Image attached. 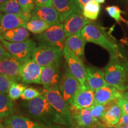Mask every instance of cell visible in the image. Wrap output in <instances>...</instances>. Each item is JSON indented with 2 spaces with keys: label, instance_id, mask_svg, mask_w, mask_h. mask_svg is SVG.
Segmentation results:
<instances>
[{
  "label": "cell",
  "instance_id": "1",
  "mask_svg": "<svg viewBox=\"0 0 128 128\" xmlns=\"http://www.w3.org/2000/svg\"><path fill=\"white\" fill-rule=\"evenodd\" d=\"M81 34L87 42L97 44L108 50L110 58L123 56L116 42L98 24L93 22L88 24L81 30Z\"/></svg>",
  "mask_w": 128,
  "mask_h": 128
},
{
  "label": "cell",
  "instance_id": "2",
  "mask_svg": "<svg viewBox=\"0 0 128 128\" xmlns=\"http://www.w3.org/2000/svg\"><path fill=\"white\" fill-rule=\"evenodd\" d=\"M28 114L38 122L50 126L52 124H65L56 111L49 104L45 97L42 95L26 103Z\"/></svg>",
  "mask_w": 128,
  "mask_h": 128
},
{
  "label": "cell",
  "instance_id": "3",
  "mask_svg": "<svg viewBox=\"0 0 128 128\" xmlns=\"http://www.w3.org/2000/svg\"><path fill=\"white\" fill-rule=\"evenodd\" d=\"M104 79L107 84L122 92L125 91L128 76V60L124 56L110 58L104 69Z\"/></svg>",
  "mask_w": 128,
  "mask_h": 128
},
{
  "label": "cell",
  "instance_id": "4",
  "mask_svg": "<svg viewBox=\"0 0 128 128\" xmlns=\"http://www.w3.org/2000/svg\"><path fill=\"white\" fill-rule=\"evenodd\" d=\"M42 94L52 108L60 116L65 122V125L72 126L73 120L70 112V106L64 99L58 87L48 89L44 88Z\"/></svg>",
  "mask_w": 128,
  "mask_h": 128
},
{
  "label": "cell",
  "instance_id": "5",
  "mask_svg": "<svg viewBox=\"0 0 128 128\" xmlns=\"http://www.w3.org/2000/svg\"><path fill=\"white\" fill-rule=\"evenodd\" d=\"M63 51L54 46L40 44L36 48L32 60L42 67L56 66L60 67Z\"/></svg>",
  "mask_w": 128,
  "mask_h": 128
},
{
  "label": "cell",
  "instance_id": "6",
  "mask_svg": "<svg viewBox=\"0 0 128 128\" xmlns=\"http://www.w3.org/2000/svg\"><path fill=\"white\" fill-rule=\"evenodd\" d=\"M0 41L11 55L23 63L32 60L33 54L36 48V43L30 39L17 43L10 42L3 39Z\"/></svg>",
  "mask_w": 128,
  "mask_h": 128
},
{
  "label": "cell",
  "instance_id": "7",
  "mask_svg": "<svg viewBox=\"0 0 128 128\" xmlns=\"http://www.w3.org/2000/svg\"><path fill=\"white\" fill-rule=\"evenodd\" d=\"M66 38L63 24L60 23L52 25L45 32L37 36L40 44L54 46L62 51L65 47Z\"/></svg>",
  "mask_w": 128,
  "mask_h": 128
},
{
  "label": "cell",
  "instance_id": "8",
  "mask_svg": "<svg viewBox=\"0 0 128 128\" xmlns=\"http://www.w3.org/2000/svg\"><path fill=\"white\" fill-rule=\"evenodd\" d=\"M63 55L71 73L78 80L81 86H85L87 77V70L82 60L65 46L63 50Z\"/></svg>",
  "mask_w": 128,
  "mask_h": 128
},
{
  "label": "cell",
  "instance_id": "9",
  "mask_svg": "<svg viewBox=\"0 0 128 128\" xmlns=\"http://www.w3.org/2000/svg\"><path fill=\"white\" fill-rule=\"evenodd\" d=\"M81 85L67 68L60 82V90L62 97L69 106L78 92Z\"/></svg>",
  "mask_w": 128,
  "mask_h": 128
},
{
  "label": "cell",
  "instance_id": "10",
  "mask_svg": "<svg viewBox=\"0 0 128 128\" xmlns=\"http://www.w3.org/2000/svg\"><path fill=\"white\" fill-rule=\"evenodd\" d=\"M70 109L73 123H76L79 128H97L101 126L100 122L92 116L90 108L80 109L70 105Z\"/></svg>",
  "mask_w": 128,
  "mask_h": 128
},
{
  "label": "cell",
  "instance_id": "11",
  "mask_svg": "<svg viewBox=\"0 0 128 128\" xmlns=\"http://www.w3.org/2000/svg\"><path fill=\"white\" fill-rule=\"evenodd\" d=\"M44 67L33 60L24 62L20 69V78L26 84H40V76Z\"/></svg>",
  "mask_w": 128,
  "mask_h": 128
},
{
  "label": "cell",
  "instance_id": "12",
  "mask_svg": "<svg viewBox=\"0 0 128 128\" xmlns=\"http://www.w3.org/2000/svg\"><path fill=\"white\" fill-rule=\"evenodd\" d=\"M32 16L28 14H5L0 20V40L5 32L14 28L24 27L31 18Z\"/></svg>",
  "mask_w": 128,
  "mask_h": 128
},
{
  "label": "cell",
  "instance_id": "13",
  "mask_svg": "<svg viewBox=\"0 0 128 128\" xmlns=\"http://www.w3.org/2000/svg\"><path fill=\"white\" fill-rule=\"evenodd\" d=\"M92 21L86 18L81 12H74L62 23L64 32L67 37L81 33L83 28Z\"/></svg>",
  "mask_w": 128,
  "mask_h": 128
},
{
  "label": "cell",
  "instance_id": "14",
  "mask_svg": "<svg viewBox=\"0 0 128 128\" xmlns=\"http://www.w3.org/2000/svg\"><path fill=\"white\" fill-rule=\"evenodd\" d=\"M23 62L11 55L0 61V74L12 78L16 82L20 81V69Z\"/></svg>",
  "mask_w": 128,
  "mask_h": 128
},
{
  "label": "cell",
  "instance_id": "15",
  "mask_svg": "<svg viewBox=\"0 0 128 128\" xmlns=\"http://www.w3.org/2000/svg\"><path fill=\"white\" fill-rule=\"evenodd\" d=\"M3 126L4 128H51L48 124L17 114L12 115L4 120Z\"/></svg>",
  "mask_w": 128,
  "mask_h": 128
},
{
  "label": "cell",
  "instance_id": "16",
  "mask_svg": "<svg viewBox=\"0 0 128 128\" xmlns=\"http://www.w3.org/2000/svg\"><path fill=\"white\" fill-rule=\"evenodd\" d=\"M123 97V92L110 85L97 90L94 92V103L107 104Z\"/></svg>",
  "mask_w": 128,
  "mask_h": 128
},
{
  "label": "cell",
  "instance_id": "17",
  "mask_svg": "<svg viewBox=\"0 0 128 128\" xmlns=\"http://www.w3.org/2000/svg\"><path fill=\"white\" fill-rule=\"evenodd\" d=\"M94 92L86 85L81 86L70 105L80 109L90 108L94 104Z\"/></svg>",
  "mask_w": 128,
  "mask_h": 128
},
{
  "label": "cell",
  "instance_id": "18",
  "mask_svg": "<svg viewBox=\"0 0 128 128\" xmlns=\"http://www.w3.org/2000/svg\"><path fill=\"white\" fill-rule=\"evenodd\" d=\"M118 100L110 103L108 110L101 119L100 122L102 127L114 128L119 122L123 112L118 104Z\"/></svg>",
  "mask_w": 128,
  "mask_h": 128
},
{
  "label": "cell",
  "instance_id": "19",
  "mask_svg": "<svg viewBox=\"0 0 128 128\" xmlns=\"http://www.w3.org/2000/svg\"><path fill=\"white\" fill-rule=\"evenodd\" d=\"M86 86L95 91L108 85L104 79V71L95 67H87Z\"/></svg>",
  "mask_w": 128,
  "mask_h": 128
},
{
  "label": "cell",
  "instance_id": "20",
  "mask_svg": "<svg viewBox=\"0 0 128 128\" xmlns=\"http://www.w3.org/2000/svg\"><path fill=\"white\" fill-rule=\"evenodd\" d=\"M54 7L60 17V23H62L74 12H81L75 2L74 0H53Z\"/></svg>",
  "mask_w": 128,
  "mask_h": 128
},
{
  "label": "cell",
  "instance_id": "21",
  "mask_svg": "<svg viewBox=\"0 0 128 128\" xmlns=\"http://www.w3.org/2000/svg\"><path fill=\"white\" fill-rule=\"evenodd\" d=\"M59 68L56 66L44 67L40 76V84L44 88L58 87L60 81Z\"/></svg>",
  "mask_w": 128,
  "mask_h": 128
},
{
  "label": "cell",
  "instance_id": "22",
  "mask_svg": "<svg viewBox=\"0 0 128 128\" xmlns=\"http://www.w3.org/2000/svg\"><path fill=\"white\" fill-rule=\"evenodd\" d=\"M31 15L33 17H38L51 25L60 23L59 14L54 7L35 6L33 10L32 11Z\"/></svg>",
  "mask_w": 128,
  "mask_h": 128
},
{
  "label": "cell",
  "instance_id": "23",
  "mask_svg": "<svg viewBox=\"0 0 128 128\" xmlns=\"http://www.w3.org/2000/svg\"><path fill=\"white\" fill-rule=\"evenodd\" d=\"M87 42L82 38L81 33L71 35L65 40V46L79 58L82 60L84 56V50Z\"/></svg>",
  "mask_w": 128,
  "mask_h": 128
},
{
  "label": "cell",
  "instance_id": "24",
  "mask_svg": "<svg viewBox=\"0 0 128 128\" xmlns=\"http://www.w3.org/2000/svg\"><path fill=\"white\" fill-rule=\"evenodd\" d=\"M16 112L15 102L7 93H0V120H5L14 115Z\"/></svg>",
  "mask_w": 128,
  "mask_h": 128
},
{
  "label": "cell",
  "instance_id": "25",
  "mask_svg": "<svg viewBox=\"0 0 128 128\" xmlns=\"http://www.w3.org/2000/svg\"><path fill=\"white\" fill-rule=\"evenodd\" d=\"M29 36V32L24 27H20L5 32L2 36V39L10 42L17 43L27 40Z\"/></svg>",
  "mask_w": 128,
  "mask_h": 128
},
{
  "label": "cell",
  "instance_id": "26",
  "mask_svg": "<svg viewBox=\"0 0 128 128\" xmlns=\"http://www.w3.org/2000/svg\"><path fill=\"white\" fill-rule=\"evenodd\" d=\"M50 24L46 23L38 17L32 16L26 24L25 28L28 32L35 34H40L51 26Z\"/></svg>",
  "mask_w": 128,
  "mask_h": 128
},
{
  "label": "cell",
  "instance_id": "27",
  "mask_svg": "<svg viewBox=\"0 0 128 128\" xmlns=\"http://www.w3.org/2000/svg\"><path fill=\"white\" fill-rule=\"evenodd\" d=\"M100 5L96 0H92L85 5L82 14L84 17L90 20H96L100 14Z\"/></svg>",
  "mask_w": 128,
  "mask_h": 128
},
{
  "label": "cell",
  "instance_id": "28",
  "mask_svg": "<svg viewBox=\"0 0 128 128\" xmlns=\"http://www.w3.org/2000/svg\"><path fill=\"white\" fill-rule=\"evenodd\" d=\"M4 12L5 14H25L21 8L18 0H8L4 6L0 7V12Z\"/></svg>",
  "mask_w": 128,
  "mask_h": 128
},
{
  "label": "cell",
  "instance_id": "29",
  "mask_svg": "<svg viewBox=\"0 0 128 128\" xmlns=\"http://www.w3.org/2000/svg\"><path fill=\"white\" fill-rule=\"evenodd\" d=\"M112 103V102H111ZM108 103L107 104H96L94 103L93 105L90 108V110L91 114L92 116L97 120L100 122L102 117L108 110V108L109 107L110 103Z\"/></svg>",
  "mask_w": 128,
  "mask_h": 128
},
{
  "label": "cell",
  "instance_id": "30",
  "mask_svg": "<svg viewBox=\"0 0 128 128\" xmlns=\"http://www.w3.org/2000/svg\"><path fill=\"white\" fill-rule=\"evenodd\" d=\"M26 88L24 85L14 82L10 86L7 94L12 100H16L21 97L22 93Z\"/></svg>",
  "mask_w": 128,
  "mask_h": 128
},
{
  "label": "cell",
  "instance_id": "31",
  "mask_svg": "<svg viewBox=\"0 0 128 128\" xmlns=\"http://www.w3.org/2000/svg\"><path fill=\"white\" fill-rule=\"evenodd\" d=\"M106 11L108 12V16L112 18H113L117 23H120L122 19L121 14L124 13L118 6H111L106 7Z\"/></svg>",
  "mask_w": 128,
  "mask_h": 128
},
{
  "label": "cell",
  "instance_id": "32",
  "mask_svg": "<svg viewBox=\"0 0 128 128\" xmlns=\"http://www.w3.org/2000/svg\"><path fill=\"white\" fill-rule=\"evenodd\" d=\"M43 95L42 92H40L38 90L33 87L26 88L21 96V98L23 100L30 101L37 97Z\"/></svg>",
  "mask_w": 128,
  "mask_h": 128
},
{
  "label": "cell",
  "instance_id": "33",
  "mask_svg": "<svg viewBox=\"0 0 128 128\" xmlns=\"http://www.w3.org/2000/svg\"><path fill=\"white\" fill-rule=\"evenodd\" d=\"M14 82H17L0 74V93H8L10 86Z\"/></svg>",
  "mask_w": 128,
  "mask_h": 128
},
{
  "label": "cell",
  "instance_id": "34",
  "mask_svg": "<svg viewBox=\"0 0 128 128\" xmlns=\"http://www.w3.org/2000/svg\"><path fill=\"white\" fill-rule=\"evenodd\" d=\"M21 8L25 14L31 16L32 11L35 7L34 0H18Z\"/></svg>",
  "mask_w": 128,
  "mask_h": 128
},
{
  "label": "cell",
  "instance_id": "35",
  "mask_svg": "<svg viewBox=\"0 0 128 128\" xmlns=\"http://www.w3.org/2000/svg\"><path fill=\"white\" fill-rule=\"evenodd\" d=\"M118 104L121 108L123 113L128 115V100L121 97L118 100Z\"/></svg>",
  "mask_w": 128,
  "mask_h": 128
},
{
  "label": "cell",
  "instance_id": "36",
  "mask_svg": "<svg viewBox=\"0 0 128 128\" xmlns=\"http://www.w3.org/2000/svg\"><path fill=\"white\" fill-rule=\"evenodd\" d=\"M35 6L38 7H54L53 0H34Z\"/></svg>",
  "mask_w": 128,
  "mask_h": 128
},
{
  "label": "cell",
  "instance_id": "37",
  "mask_svg": "<svg viewBox=\"0 0 128 128\" xmlns=\"http://www.w3.org/2000/svg\"><path fill=\"white\" fill-rule=\"evenodd\" d=\"M122 126H128V115L123 113L119 122L114 126V128H120Z\"/></svg>",
  "mask_w": 128,
  "mask_h": 128
},
{
  "label": "cell",
  "instance_id": "38",
  "mask_svg": "<svg viewBox=\"0 0 128 128\" xmlns=\"http://www.w3.org/2000/svg\"><path fill=\"white\" fill-rule=\"evenodd\" d=\"M10 55V54L6 50V49L3 46L2 43L0 41V61H1L2 60H4V58H6V57H7Z\"/></svg>",
  "mask_w": 128,
  "mask_h": 128
},
{
  "label": "cell",
  "instance_id": "39",
  "mask_svg": "<svg viewBox=\"0 0 128 128\" xmlns=\"http://www.w3.org/2000/svg\"><path fill=\"white\" fill-rule=\"evenodd\" d=\"M74 1L78 8L81 12H82V9L85 6V5L89 1H92V0H74Z\"/></svg>",
  "mask_w": 128,
  "mask_h": 128
},
{
  "label": "cell",
  "instance_id": "40",
  "mask_svg": "<svg viewBox=\"0 0 128 128\" xmlns=\"http://www.w3.org/2000/svg\"><path fill=\"white\" fill-rule=\"evenodd\" d=\"M123 97L128 100V90H126L125 92H123Z\"/></svg>",
  "mask_w": 128,
  "mask_h": 128
},
{
  "label": "cell",
  "instance_id": "41",
  "mask_svg": "<svg viewBox=\"0 0 128 128\" xmlns=\"http://www.w3.org/2000/svg\"><path fill=\"white\" fill-rule=\"evenodd\" d=\"M7 1L8 0H0V7H2V6H4V5L7 2Z\"/></svg>",
  "mask_w": 128,
  "mask_h": 128
},
{
  "label": "cell",
  "instance_id": "42",
  "mask_svg": "<svg viewBox=\"0 0 128 128\" xmlns=\"http://www.w3.org/2000/svg\"><path fill=\"white\" fill-rule=\"evenodd\" d=\"M96 1H97L99 4H103V3H104L106 0H96Z\"/></svg>",
  "mask_w": 128,
  "mask_h": 128
},
{
  "label": "cell",
  "instance_id": "43",
  "mask_svg": "<svg viewBox=\"0 0 128 128\" xmlns=\"http://www.w3.org/2000/svg\"><path fill=\"white\" fill-rule=\"evenodd\" d=\"M122 22H124V23H126V24L128 26V20H126L125 19H124V18H122Z\"/></svg>",
  "mask_w": 128,
  "mask_h": 128
},
{
  "label": "cell",
  "instance_id": "44",
  "mask_svg": "<svg viewBox=\"0 0 128 128\" xmlns=\"http://www.w3.org/2000/svg\"><path fill=\"white\" fill-rule=\"evenodd\" d=\"M120 1H122V2L128 3V0H120Z\"/></svg>",
  "mask_w": 128,
  "mask_h": 128
},
{
  "label": "cell",
  "instance_id": "45",
  "mask_svg": "<svg viewBox=\"0 0 128 128\" xmlns=\"http://www.w3.org/2000/svg\"><path fill=\"white\" fill-rule=\"evenodd\" d=\"M0 128H4V126H3V124H1V122H0Z\"/></svg>",
  "mask_w": 128,
  "mask_h": 128
},
{
  "label": "cell",
  "instance_id": "46",
  "mask_svg": "<svg viewBox=\"0 0 128 128\" xmlns=\"http://www.w3.org/2000/svg\"><path fill=\"white\" fill-rule=\"evenodd\" d=\"M128 76L127 80H126V86H128Z\"/></svg>",
  "mask_w": 128,
  "mask_h": 128
},
{
  "label": "cell",
  "instance_id": "47",
  "mask_svg": "<svg viewBox=\"0 0 128 128\" xmlns=\"http://www.w3.org/2000/svg\"><path fill=\"white\" fill-rule=\"evenodd\" d=\"M126 90H128V85L125 86V91Z\"/></svg>",
  "mask_w": 128,
  "mask_h": 128
},
{
  "label": "cell",
  "instance_id": "48",
  "mask_svg": "<svg viewBox=\"0 0 128 128\" xmlns=\"http://www.w3.org/2000/svg\"><path fill=\"white\" fill-rule=\"evenodd\" d=\"M120 128H128V126H122Z\"/></svg>",
  "mask_w": 128,
  "mask_h": 128
},
{
  "label": "cell",
  "instance_id": "49",
  "mask_svg": "<svg viewBox=\"0 0 128 128\" xmlns=\"http://www.w3.org/2000/svg\"><path fill=\"white\" fill-rule=\"evenodd\" d=\"M2 14H1V12H0V20H1V17H2Z\"/></svg>",
  "mask_w": 128,
  "mask_h": 128
},
{
  "label": "cell",
  "instance_id": "50",
  "mask_svg": "<svg viewBox=\"0 0 128 128\" xmlns=\"http://www.w3.org/2000/svg\"><path fill=\"white\" fill-rule=\"evenodd\" d=\"M97 128H103V127H101V126H99V127Z\"/></svg>",
  "mask_w": 128,
  "mask_h": 128
},
{
  "label": "cell",
  "instance_id": "51",
  "mask_svg": "<svg viewBox=\"0 0 128 128\" xmlns=\"http://www.w3.org/2000/svg\"></svg>",
  "mask_w": 128,
  "mask_h": 128
}]
</instances>
